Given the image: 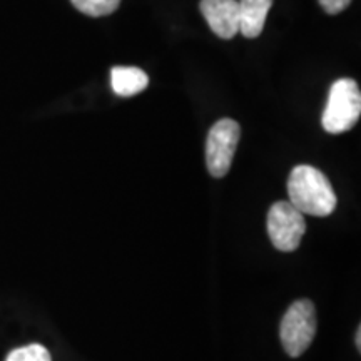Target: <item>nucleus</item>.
<instances>
[{
    "mask_svg": "<svg viewBox=\"0 0 361 361\" xmlns=\"http://www.w3.org/2000/svg\"><path fill=\"white\" fill-rule=\"evenodd\" d=\"M290 202L301 214L324 218L335 211L336 194L322 171L313 166L301 164L291 171L288 179Z\"/></svg>",
    "mask_w": 361,
    "mask_h": 361,
    "instance_id": "f257e3e1",
    "label": "nucleus"
},
{
    "mask_svg": "<svg viewBox=\"0 0 361 361\" xmlns=\"http://www.w3.org/2000/svg\"><path fill=\"white\" fill-rule=\"evenodd\" d=\"M361 114V92L353 79H338L329 89L322 124L329 134H341L355 128Z\"/></svg>",
    "mask_w": 361,
    "mask_h": 361,
    "instance_id": "f03ea898",
    "label": "nucleus"
},
{
    "mask_svg": "<svg viewBox=\"0 0 361 361\" xmlns=\"http://www.w3.org/2000/svg\"><path fill=\"white\" fill-rule=\"evenodd\" d=\"M316 335V310L310 300H298L288 308L281 319L279 336L283 348L296 358L310 348Z\"/></svg>",
    "mask_w": 361,
    "mask_h": 361,
    "instance_id": "7ed1b4c3",
    "label": "nucleus"
},
{
    "mask_svg": "<svg viewBox=\"0 0 361 361\" xmlns=\"http://www.w3.org/2000/svg\"><path fill=\"white\" fill-rule=\"evenodd\" d=\"M241 128L234 119H221L209 129L206 139V166L213 178H224L233 164Z\"/></svg>",
    "mask_w": 361,
    "mask_h": 361,
    "instance_id": "20e7f679",
    "label": "nucleus"
},
{
    "mask_svg": "<svg viewBox=\"0 0 361 361\" xmlns=\"http://www.w3.org/2000/svg\"><path fill=\"white\" fill-rule=\"evenodd\" d=\"M306 231L305 214L290 201L274 202L268 213V234L276 250L291 252L300 246Z\"/></svg>",
    "mask_w": 361,
    "mask_h": 361,
    "instance_id": "39448f33",
    "label": "nucleus"
},
{
    "mask_svg": "<svg viewBox=\"0 0 361 361\" xmlns=\"http://www.w3.org/2000/svg\"><path fill=\"white\" fill-rule=\"evenodd\" d=\"M200 8L218 37L228 40L239 32L238 0H201Z\"/></svg>",
    "mask_w": 361,
    "mask_h": 361,
    "instance_id": "423d86ee",
    "label": "nucleus"
},
{
    "mask_svg": "<svg viewBox=\"0 0 361 361\" xmlns=\"http://www.w3.org/2000/svg\"><path fill=\"white\" fill-rule=\"evenodd\" d=\"M239 32L246 39H256L263 32L266 16L273 0H239Z\"/></svg>",
    "mask_w": 361,
    "mask_h": 361,
    "instance_id": "0eeeda50",
    "label": "nucleus"
},
{
    "mask_svg": "<svg viewBox=\"0 0 361 361\" xmlns=\"http://www.w3.org/2000/svg\"><path fill=\"white\" fill-rule=\"evenodd\" d=\"M111 84L117 96L130 97L147 87V74L137 67H112Z\"/></svg>",
    "mask_w": 361,
    "mask_h": 361,
    "instance_id": "6e6552de",
    "label": "nucleus"
},
{
    "mask_svg": "<svg viewBox=\"0 0 361 361\" xmlns=\"http://www.w3.org/2000/svg\"><path fill=\"white\" fill-rule=\"evenodd\" d=\"M72 6L89 17L111 16L121 6V0H71Z\"/></svg>",
    "mask_w": 361,
    "mask_h": 361,
    "instance_id": "1a4fd4ad",
    "label": "nucleus"
},
{
    "mask_svg": "<svg viewBox=\"0 0 361 361\" xmlns=\"http://www.w3.org/2000/svg\"><path fill=\"white\" fill-rule=\"evenodd\" d=\"M6 361H52V356L45 346L34 343L11 351Z\"/></svg>",
    "mask_w": 361,
    "mask_h": 361,
    "instance_id": "9d476101",
    "label": "nucleus"
},
{
    "mask_svg": "<svg viewBox=\"0 0 361 361\" xmlns=\"http://www.w3.org/2000/svg\"><path fill=\"white\" fill-rule=\"evenodd\" d=\"M350 4L351 0H319V6L323 7V11L326 13H331V16L343 12Z\"/></svg>",
    "mask_w": 361,
    "mask_h": 361,
    "instance_id": "9b49d317",
    "label": "nucleus"
},
{
    "mask_svg": "<svg viewBox=\"0 0 361 361\" xmlns=\"http://www.w3.org/2000/svg\"><path fill=\"white\" fill-rule=\"evenodd\" d=\"M356 348H358V351H361V328L360 326L356 329Z\"/></svg>",
    "mask_w": 361,
    "mask_h": 361,
    "instance_id": "f8f14e48",
    "label": "nucleus"
}]
</instances>
